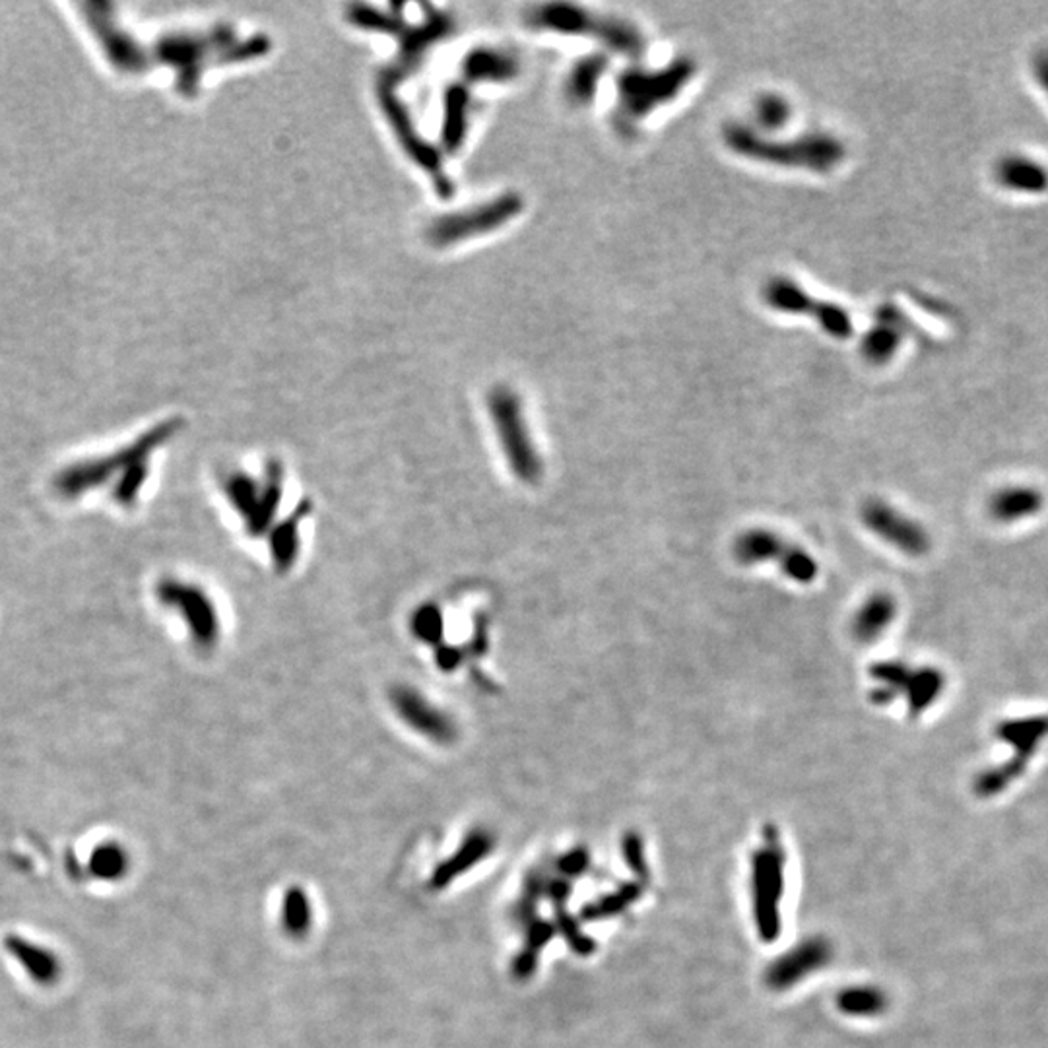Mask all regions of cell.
<instances>
[{"label":"cell","mask_w":1048,"mask_h":1048,"mask_svg":"<svg viewBox=\"0 0 1048 1048\" xmlns=\"http://www.w3.org/2000/svg\"><path fill=\"white\" fill-rule=\"evenodd\" d=\"M175 427L177 422L158 425L117 452L68 464L53 478L54 494L64 501H74L90 491L108 489L115 506L135 507L150 478L152 454L175 434Z\"/></svg>","instance_id":"6da1fadb"},{"label":"cell","mask_w":1048,"mask_h":1048,"mask_svg":"<svg viewBox=\"0 0 1048 1048\" xmlns=\"http://www.w3.org/2000/svg\"><path fill=\"white\" fill-rule=\"evenodd\" d=\"M783 864L785 850L781 847L778 832L773 825L765 827L763 849L753 859V904L756 921L763 940L778 936V899L783 894Z\"/></svg>","instance_id":"30bf717a"},{"label":"cell","mask_w":1048,"mask_h":1048,"mask_svg":"<svg viewBox=\"0 0 1048 1048\" xmlns=\"http://www.w3.org/2000/svg\"><path fill=\"white\" fill-rule=\"evenodd\" d=\"M1043 499L1035 489H1003L990 499V513L1000 521H1018L1039 511Z\"/></svg>","instance_id":"603a6c76"},{"label":"cell","mask_w":1048,"mask_h":1048,"mask_svg":"<svg viewBox=\"0 0 1048 1048\" xmlns=\"http://www.w3.org/2000/svg\"><path fill=\"white\" fill-rule=\"evenodd\" d=\"M837 1003H839L840 1012L843 1013L868 1018V1015H877V1013L884 1012V1008L887 1006V998L882 995L879 990H876V988L862 986V988H847V990H843L839 998H837Z\"/></svg>","instance_id":"484cf974"},{"label":"cell","mask_w":1048,"mask_h":1048,"mask_svg":"<svg viewBox=\"0 0 1048 1048\" xmlns=\"http://www.w3.org/2000/svg\"><path fill=\"white\" fill-rule=\"evenodd\" d=\"M488 410L509 471L523 484H538L544 461L524 417L521 398L513 390L499 387L488 397Z\"/></svg>","instance_id":"5b68a950"},{"label":"cell","mask_w":1048,"mask_h":1048,"mask_svg":"<svg viewBox=\"0 0 1048 1048\" xmlns=\"http://www.w3.org/2000/svg\"><path fill=\"white\" fill-rule=\"evenodd\" d=\"M466 115H469V93L452 86L445 96L444 142L449 150H457L462 145L466 130Z\"/></svg>","instance_id":"cb8c5ba5"},{"label":"cell","mask_w":1048,"mask_h":1048,"mask_svg":"<svg viewBox=\"0 0 1048 1048\" xmlns=\"http://www.w3.org/2000/svg\"><path fill=\"white\" fill-rule=\"evenodd\" d=\"M284 488V469L276 461L269 462L261 474L236 469L222 478L227 503L244 523L245 533L254 538L266 536L278 523Z\"/></svg>","instance_id":"3957f363"},{"label":"cell","mask_w":1048,"mask_h":1048,"mask_svg":"<svg viewBox=\"0 0 1048 1048\" xmlns=\"http://www.w3.org/2000/svg\"><path fill=\"white\" fill-rule=\"evenodd\" d=\"M879 325L868 333L864 342H862V352L866 355L868 362L872 363H884L889 360V355L897 350L899 346V330L895 328L897 323H894L891 319V313H879Z\"/></svg>","instance_id":"d4e9b609"},{"label":"cell","mask_w":1048,"mask_h":1048,"mask_svg":"<svg viewBox=\"0 0 1048 1048\" xmlns=\"http://www.w3.org/2000/svg\"><path fill=\"white\" fill-rule=\"evenodd\" d=\"M897 617V600L889 592H874L859 606L850 620L852 639L860 645L876 642Z\"/></svg>","instance_id":"2e32d148"},{"label":"cell","mask_w":1048,"mask_h":1048,"mask_svg":"<svg viewBox=\"0 0 1048 1048\" xmlns=\"http://www.w3.org/2000/svg\"><path fill=\"white\" fill-rule=\"evenodd\" d=\"M860 521L879 540L907 556H922L931 550V538L924 526L884 499H866L860 507Z\"/></svg>","instance_id":"4fadbf2b"},{"label":"cell","mask_w":1048,"mask_h":1048,"mask_svg":"<svg viewBox=\"0 0 1048 1048\" xmlns=\"http://www.w3.org/2000/svg\"><path fill=\"white\" fill-rule=\"evenodd\" d=\"M308 516V509H298L291 515L282 519L271 528L269 536V550H271L272 563L278 573H286L291 570L298 561L299 548H301V524Z\"/></svg>","instance_id":"ac0fdd59"},{"label":"cell","mask_w":1048,"mask_h":1048,"mask_svg":"<svg viewBox=\"0 0 1048 1048\" xmlns=\"http://www.w3.org/2000/svg\"><path fill=\"white\" fill-rule=\"evenodd\" d=\"M350 20L355 26L380 29L385 34H395V36H398V32L404 27L402 20L395 18L390 14L389 16L380 14L379 10L370 9V7H353L350 10Z\"/></svg>","instance_id":"f1b7e54d"},{"label":"cell","mask_w":1048,"mask_h":1048,"mask_svg":"<svg viewBox=\"0 0 1048 1048\" xmlns=\"http://www.w3.org/2000/svg\"><path fill=\"white\" fill-rule=\"evenodd\" d=\"M464 80L474 84L513 80L519 74V61L513 54L496 49H476L462 63Z\"/></svg>","instance_id":"d6986e66"},{"label":"cell","mask_w":1048,"mask_h":1048,"mask_svg":"<svg viewBox=\"0 0 1048 1048\" xmlns=\"http://www.w3.org/2000/svg\"><path fill=\"white\" fill-rule=\"evenodd\" d=\"M444 614L437 606L424 604L420 606L414 612L410 625H412V633H414L417 641L425 642V645H437L441 635H444Z\"/></svg>","instance_id":"4316f807"},{"label":"cell","mask_w":1048,"mask_h":1048,"mask_svg":"<svg viewBox=\"0 0 1048 1048\" xmlns=\"http://www.w3.org/2000/svg\"><path fill=\"white\" fill-rule=\"evenodd\" d=\"M765 299L773 309L796 315H812L827 335L835 338H849L852 335V321L849 313L839 305L810 298L804 289L788 278H773L765 286Z\"/></svg>","instance_id":"5bb4252c"},{"label":"cell","mask_w":1048,"mask_h":1048,"mask_svg":"<svg viewBox=\"0 0 1048 1048\" xmlns=\"http://www.w3.org/2000/svg\"><path fill=\"white\" fill-rule=\"evenodd\" d=\"M1002 173L1006 183L1018 185L1020 189H1043L1045 185V173L1039 172V167H1031L1030 163L1006 162Z\"/></svg>","instance_id":"f546056e"},{"label":"cell","mask_w":1048,"mask_h":1048,"mask_svg":"<svg viewBox=\"0 0 1048 1048\" xmlns=\"http://www.w3.org/2000/svg\"><path fill=\"white\" fill-rule=\"evenodd\" d=\"M753 115H756V121H758L760 127H783L786 121L790 118V105L786 103L785 98L768 93V96H763V98H760L758 103H756Z\"/></svg>","instance_id":"83f0119b"},{"label":"cell","mask_w":1048,"mask_h":1048,"mask_svg":"<svg viewBox=\"0 0 1048 1048\" xmlns=\"http://www.w3.org/2000/svg\"><path fill=\"white\" fill-rule=\"evenodd\" d=\"M733 551L734 558L741 565L751 567L760 563H773L783 571L785 577L798 585H810L820 573L818 561L810 551L768 528H751L741 533L734 540Z\"/></svg>","instance_id":"9c48e42d"},{"label":"cell","mask_w":1048,"mask_h":1048,"mask_svg":"<svg viewBox=\"0 0 1048 1048\" xmlns=\"http://www.w3.org/2000/svg\"><path fill=\"white\" fill-rule=\"evenodd\" d=\"M154 597L160 608L182 622L197 651L216 649L224 635V624L216 600L207 588L187 578L163 577L155 583Z\"/></svg>","instance_id":"277c9868"},{"label":"cell","mask_w":1048,"mask_h":1048,"mask_svg":"<svg viewBox=\"0 0 1048 1048\" xmlns=\"http://www.w3.org/2000/svg\"><path fill=\"white\" fill-rule=\"evenodd\" d=\"M447 34H449V20L444 18L441 14H432L424 26L412 27L408 32L407 24H404V32L402 29L398 32L400 46H402L400 47V57H398V66L402 71H407L408 66H414L420 61V57L429 49V46L434 41H439Z\"/></svg>","instance_id":"ffe728a7"},{"label":"cell","mask_w":1048,"mask_h":1048,"mask_svg":"<svg viewBox=\"0 0 1048 1048\" xmlns=\"http://www.w3.org/2000/svg\"><path fill=\"white\" fill-rule=\"evenodd\" d=\"M380 103H383V109L385 113L389 115L392 125L397 128V135L400 136L402 145H407L408 152L412 154V158H416L417 162L424 165L425 170L429 173H441V160L439 155L435 152L432 146L424 142L422 136H417L416 128L412 125V121L408 117L407 111L400 108V101L395 98V93L390 91V86L387 84L383 90H380Z\"/></svg>","instance_id":"e0dca14e"},{"label":"cell","mask_w":1048,"mask_h":1048,"mask_svg":"<svg viewBox=\"0 0 1048 1048\" xmlns=\"http://www.w3.org/2000/svg\"><path fill=\"white\" fill-rule=\"evenodd\" d=\"M521 209H523V200L519 199L516 195H506L499 200L489 202L486 207H478V209H472L469 212H459V214H451V216L437 220L429 227L427 236L434 245L457 244L462 239H471V237L503 226L511 217L516 216Z\"/></svg>","instance_id":"7c38bea8"},{"label":"cell","mask_w":1048,"mask_h":1048,"mask_svg":"<svg viewBox=\"0 0 1048 1048\" xmlns=\"http://www.w3.org/2000/svg\"><path fill=\"white\" fill-rule=\"evenodd\" d=\"M1048 734V716H1035V719H1022V721H1008L998 728V736L1002 740L1013 744L1018 750V758L1012 760L1018 768L1025 769L1031 753L1037 748L1045 736Z\"/></svg>","instance_id":"44dd1931"},{"label":"cell","mask_w":1048,"mask_h":1048,"mask_svg":"<svg viewBox=\"0 0 1048 1048\" xmlns=\"http://www.w3.org/2000/svg\"><path fill=\"white\" fill-rule=\"evenodd\" d=\"M696 66L691 61H676L669 68L647 73L633 68L617 78V115L625 125L647 117L654 109L672 101L678 91L691 80Z\"/></svg>","instance_id":"52a82bcc"},{"label":"cell","mask_w":1048,"mask_h":1048,"mask_svg":"<svg viewBox=\"0 0 1048 1048\" xmlns=\"http://www.w3.org/2000/svg\"><path fill=\"white\" fill-rule=\"evenodd\" d=\"M724 140L736 154L783 167H804L827 173L845 158V146L829 135H806L790 142H775L753 128L733 123L724 128Z\"/></svg>","instance_id":"7a4b0ae2"},{"label":"cell","mask_w":1048,"mask_h":1048,"mask_svg":"<svg viewBox=\"0 0 1048 1048\" xmlns=\"http://www.w3.org/2000/svg\"><path fill=\"white\" fill-rule=\"evenodd\" d=\"M389 703L398 721L425 740L437 744H451L457 740L461 731L457 719L416 687L408 684L392 687Z\"/></svg>","instance_id":"8fae6325"},{"label":"cell","mask_w":1048,"mask_h":1048,"mask_svg":"<svg viewBox=\"0 0 1048 1048\" xmlns=\"http://www.w3.org/2000/svg\"><path fill=\"white\" fill-rule=\"evenodd\" d=\"M604 59L598 57V54H592V57H587V59H581L573 68H571L570 78H567V84H565V93L573 103L577 105H587L588 101H592L595 93H597L598 82L602 78V74L606 71Z\"/></svg>","instance_id":"7402d4cb"},{"label":"cell","mask_w":1048,"mask_h":1048,"mask_svg":"<svg viewBox=\"0 0 1048 1048\" xmlns=\"http://www.w3.org/2000/svg\"><path fill=\"white\" fill-rule=\"evenodd\" d=\"M533 24L558 34H585L604 41L606 46L627 57L645 53V39L637 27L624 20L597 18L587 10L571 4H546L534 10Z\"/></svg>","instance_id":"ba28073f"},{"label":"cell","mask_w":1048,"mask_h":1048,"mask_svg":"<svg viewBox=\"0 0 1048 1048\" xmlns=\"http://www.w3.org/2000/svg\"><path fill=\"white\" fill-rule=\"evenodd\" d=\"M868 676L874 682L870 701L874 706H891L897 697H904L911 716H921L936 703L946 686V678L934 666H909L901 660H882L872 664Z\"/></svg>","instance_id":"8992f818"},{"label":"cell","mask_w":1048,"mask_h":1048,"mask_svg":"<svg viewBox=\"0 0 1048 1048\" xmlns=\"http://www.w3.org/2000/svg\"><path fill=\"white\" fill-rule=\"evenodd\" d=\"M624 852L625 860H627V864L633 868V872H637V874H645L647 866H645V859H642V845L641 839H639V835L629 833V835L625 837Z\"/></svg>","instance_id":"4dcf8cb0"},{"label":"cell","mask_w":1048,"mask_h":1048,"mask_svg":"<svg viewBox=\"0 0 1048 1048\" xmlns=\"http://www.w3.org/2000/svg\"><path fill=\"white\" fill-rule=\"evenodd\" d=\"M832 956V949L823 940H810L798 946L795 951H788L785 958L775 961L769 969L768 983L775 990H785L788 986L800 983L806 975L822 968Z\"/></svg>","instance_id":"9a60e30c"}]
</instances>
